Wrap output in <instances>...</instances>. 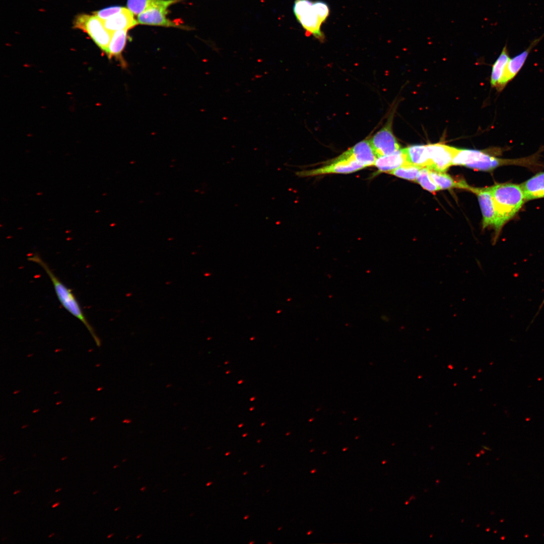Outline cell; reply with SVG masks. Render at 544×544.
I'll use <instances>...</instances> for the list:
<instances>
[{
    "instance_id": "3",
    "label": "cell",
    "mask_w": 544,
    "mask_h": 544,
    "mask_svg": "<svg viewBox=\"0 0 544 544\" xmlns=\"http://www.w3.org/2000/svg\"><path fill=\"white\" fill-rule=\"evenodd\" d=\"M28 260L37 263L45 270L49 277L54 289L57 297L61 305L74 317L79 319L86 327L92 334L97 343L98 338L94 330L87 319L82 308L72 290L64 285L55 276L48 265L37 253L32 254L28 257Z\"/></svg>"
},
{
    "instance_id": "13",
    "label": "cell",
    "mask_w": 544,
    "mask_h": 544,
    "mask_svg": "<svg viewBox=\"0 0 544 544\" xmlns=\"http://www.w3.org/2000/svg\"><path fill=\"white\" fill-rule=\"evenodd\" d=\"M103 21L105 27L111 33L121 30H128L139 24L133 14L125 8L120 13Z\"/></svg>"
},
{
    "instance_id": "14",
    "label": "cell",
    "mask_w": 544,
    "mask_h": 544,
    "mask_svg": "<svg viewBox=\"0 0 544 544\" xmlns=\"http://www.w3.org/2000/svg\"><path fill=\"white\" fill-rule=\"evenodd\" d=\"M407 164L404 149H400L391 154L377 157L374 166L377 168V174L388 173Z\"/></svg>"
},
{
    "instance_id": "22",
    "label": "cell",
    "mask_w": 544,
    "mask_h": 544,
    "mask_svg": "<svg viewBox=\"0 0 544 544\" xmlns=\"http://www.w3.org/2000/svg\"><path fill=\"white\" fill-rule=\"evenodd\" d=\"M159 0H127L128 9L134 15H139L149 8L156 5Z\"/></svg>"
},
{
    "instance_id": "28",
    "label": "cell",
    "mask_w": 544,
    "mask_h": 544,
    "mask_svg": "<svg viewBox=\"0 0 544 544\" xmlns=\"http://www.w3.org/2000/svg\"><path fill=\"white\" fill-rule=\"evenodd\" d=\"M113 535V534H110V535H108V538H109V537H111V536H112Z\"/></svg>"
},
{
    "instance_id": "16",
    "label": "cell",
    "mask_w": 544,
    "mask_h": 544,
    "mask_svg": "<svg viewBox=\"0 0 544 544\" xmlns=\"http://www.w3.org/2000/svg\"><path fill=\"white\" fill-rule=\"evenodd\" d=\"M127 31V30H121L112 33L111 40L106 52L109 58L115 57L121 60L123 66L126 64L122 59L121 53L126 44Z\"/></svg>"
},
{
    "instance_id": "15",
    "label": "cell",
    "mask_w": 544,
    "mask_h": 544,
    "mask_svg": "<svg viewBox=\"0 0 544 544\" xmlns=\"http://www.w3.org/2000/svg\"><path fill=\"white\" fill-rule=\"evenodd\" d=\"M520 185L525 201L544 197V172L536 174Z\"/></svg>"
},
{
    "instance_id": "5",
    "label": "cell",
    "mask_w": 544,
    "mask_h": 544,
    "mask_svg": "<svg viewBox=\"0 0 544 544\" xmlns=\"http://www.w3.org/2000/svg\"><path fill=\"white\" fill-rule=\"evenodd\" d=\"M74 25L87 33L96 44L106 52L112 33L106 29L102 20L94 15L80 14L77 16Z\"/></svg>"
},
{
    "instance_id": "6",
    "label": "cell",
    "mask_w": 544,
    "mask_h": 544,
    "mask_svg": "<svg viewBox=\"0 0 544 544\" xmlns=\"http://www.w3.org/2000/svg\"><path fill=\"white\" fill-rule=\"evenodd\" d=\"M365 168L355 160L347 158H335L329 164L311 170H305L295 172L299 177H307L329 174H350Z\"/></svg>"
},
{
    "instance_id": "27",
    "label": "cell",
    "mask_w": 544,
    "mask_h": 544,
    "mask_svg": "<svg viewBox=\"0 0 544 544\" xmlns=\"http://www.w3.org/2000/svg\"><path fill=\"white\" fill-rule=\"evenodd\" d=\"M66 458H67V457H63V458H62L61 459V460H64V459H66Z\"/></svg>"
},
{
    "instance_id": "26",
    "label": "cell",
    "mask_w": 544,
    "mask_h": 544,
    "mask_svg": "<svg viewBox=\"0 0 544 544\" xmlns=\"http://www.w3.org/2000/svg\"><path fill=\"white\" fill-rule=\"evenodd\" d=\"M20 492V490H19V491H15V492L14 493V494H17V493H19Z\"/></svg>"
},
{
    "instance_id": "36",
    "label": "cell",
    "mask_w": 544,
    "mask_h": 544,
    "mask_svg": "<svg viewBox=\"0 0 544 544\" xmlns=\"http://www.w3.org/2000/svg\"><path fill=\"white\" fill-rule=\"evenodd\" d=\"M246 473H247L246 472H245V473H244V474H246Z\"/></svg>"
},
{
    "instance_id": "10",
    "label": "cell",
    "mask_w": 544,
    "mask_h": 544,
    "mask_svg": "<svg viewBox=\"0 0 544 544\" xmlns=\"http://www.w3.org/2000/svg\"><path fill=\"white\" fill-rule=\"evenodd\" d=\"M543 36L534 39L529 46L521 53L510 58L506 66L505 72L497 90L501 91L506 85L518 73L524 65L532 49L541 40Z\"/></svg>"
},
{
    "instance_id": "20",
    "label": "cell",
    "mask_w": 544,
    "mask_h": 544,
    "mask_svg": "<svg viewBox=\"0 0 544 544\" xmlns=\"http://www.w3.org/2000/svg\"><path fill=\"white\" fill-rule=\"evenodd\" d=\"M421 167L406 164L388 173L397 177L416 182Z\"/></svg>"
},
{
    "instance_id": "35",
    "label": "cell",
    "mask_w": 544,
    "mask_h": 544,
    "mask_svg": "<svg viewBox=\"0 0 544 544\" xmlns=\"http://www.w3.org/2000/svg\"><path fill=\"white\" fill-rule=\"evenodd\" d=\"M311 533V531H309V532H308L307 534H310Z\"/></svg>"
},
{
    "instance_id": "23",
    "label": "cell",
    "mask_w": 544,
    "mask_h": 544,
    "mask_svg": "<svg viewBox=\"0 0 544 544\" xmlns=\"http://www.w3.org/2000/svg\"><path fill=\"white\" fill-rule=\"evenodd\" d=\"M123 8L120 6H111L95 12L93 14L101 20L104 21L120 13Z\"/></svg>"
},
{
    "instance_id": "17",
    "label": "cell",
    "mask_w": 544,
    "mask_h": 544,
    "mask_svg": "<svg viewBox=\"0 0 544 544\" xmlns=\"http://www.w3.org/2000/svg\"><path fill=\"white\" fill-rule=\"evenodd\" d=\"M407 164L427 168L429 159L426 145H412L404 148Z\"/></svg>"
},
{
    "instance_id": "2",
    "label": "cell",
    "mask_w": 544,
    "mask_h": 544,
    "mask_svg": "<svg viewBox=\"0 0 544 544\" xmlns=\"http://www.w3.org/2000/svg\"><path fill=\"white\" fill-rule=\"evenodd\" d=\"M490 187L501 230L522 207L525 201L524 194L520 185L512 183L497 184Z\"/></svg>"
},
{
    "instance_id": "19",
    "label": "cell",
    "mask_w": 544,
    "mask_h": 544,
    "mask_svg": "<svg viewBox=\"0 0 544 544\" xmlns=\"http://www.w3.org/2000/svg\"><path fill=\"white\" fill-rule=\"evenodd\" d=\"M510 58L507 44H506L503 48L498 58L492 66L491 84L493 87H495L497 89L498 87Z\"/></svg>"
},
{
    "instance_id": "11",
    "label": "cell",
    "mask_w": 544,
    "mask_h": 544,
    "mask_svg": "<svg viewBox=\"0 0 544 544\" xmlns=\"http://www.w3.org/2000/svg\"><path fill=\"white\" fill-rule=\"evenodd\" d=\"M338 159L352 158L363 165L365 168L374 165L377 158L370 141H362L342 153Z\"/></svg>"
},
{
    "instance_id": "21",
    "label": "cell",
    "mask_w": 544,
    "mask_h": 544,
    "mask_svg": "<svg viewBox=\"0 0 544 544\" xmlns=\"http://www.w3.org/2000/svg\"><path fill=\"white\" fill-rule=\"evenodd\" d=\"M416 182L424 189L430 192H433L440 190L433 181L430 175V170L427 168H421Z\"/></svg>"
},
{
    "instance_id": "18",
    "label": "cell",
    "mask_w": 544,
    "mask_h": 544,
    "mask_svg": "<svg viewBox=\"0 0 544 544\" xmlns=\"http://www.w3.org/2000/svg\"><path fill=\"white\" fill-rule=\"evenodd\" d=\"M430 175L433 181L440 189L457 188L469 190L471 187L465 181H456L445 172L430 170Z\"/></svg>"
},
{
    "instance_id": "29",
    "label": "cell",
    "mask_w": 544,
    "mask_h": 544,
    "mask_svg": "<svg viewBox=\"0 0 544 544\" xmlns=\"http://www.w3.org/2000/svg\"><path fill=\"white\" fill-rule=\"evenodd\" d=\"M60 490H61V489H58L56 490L55 491V492H58V491H60Z\"/></svg>"
},
{
    "instance_id": "9",
    "label": "cell",
    "mask_w": 544,
    "mask_h": 544,
    "mask_svg": "<svg viewBox=\"0 0 544 544\" xmlns=\"http://www.w3.org/2000/svg\"><path fill=\"white\" fill-rule=\"evenodd\" d=\"M429 163L427 168L430 170L445 172L452 165L457 148L443 144L426 145Z\"/></svg>"
},
{
    "instance_id": "12",
    "label": "cell",
    "mask_w": 544,
    "mask_h": 544,
    "mask_svg": "<svg viewBox=\"0 0 544 544\" xmlns=\"http://www.w3.org/2000/svg\"><path fill=\"white\" fill-rule=\"evenodd\" d=\"M166 6H155L138 15V22L144 25L179 27L180 24L166 18L168 11Z\"/></svg>"
},
{
    "instance_id": "7",
    "label": "cell",
    "mask_w": 544,
    "mask_h": 544,
    "mask_svg": "<svg viewBox=\"0 0 544 544\" xmlns=\"http://www.w3.org/2000/svg\"><path fill=\"white\" fill-rule=\"evenodd\" d=\"M392 121L393 116L391 115L385 125L369 140L377 157L391 154L400 149L392 131Z\"/></svg>"
},
{
    "instance_id": "34",
    "label": "cell",
    "mask_w": 544,
    "mask_h": 544,
    "mask_svg": "<svg viewBox=\"0 0 544 544\" xmlns=\"http://www.w3.org/2000/svg\"><path fill=\"white\" fill-rule=\"evenodd\" d=\"M229 454H230V452L227 453L226 454V455H228Z\"/></svg>"
},
{
    "instance_id": "8",
    "label": "cell",
    "mask_w": 544,
    "mask_h": 544,
    "mask_svg": "<svg viewBox=\"0 0 544 544\" xmlns=\"http://www.w3.org/2000/svg\"><path fill=\"white\" fill-rule=\"evenodd\" d=\"M478 196L483 215V228L492 227L495 230V241L498 238L501 229L499 227L497 212L494 204L491 187L474 188L470 190Z\"/></svg>"
},
{
    "instance_id": "33",
    "label": "cell",
    "mask_w": 544,
    "mask_h": 544,
    "mask_svg": "<svg viewBox=\"0 0 544 544\" xmlns=\"http://www.w3.org/2000/svg\"><path fill=\"white\" fill-rule=\"evenodd\" d=\"M315 470H312V471H311V473H313V472H315Z\"/></svg>"
},
{
    "instance_id": "1",
    "label": "cell",
    "mask_w": 544,
    "mask_h": 544,
    "mask_svg": "<svg viewBox=\"0 0 544 544\" xmlns=\"http://www.w3.org/2000/svg\"><path fill=\"white\" fill-rule=\"evenodd\" d=\"M539 150L528 157L517 159H502L483 151L457 149L452 165L465 166L480 171H490L502 166L517 165L532 168L540 166Z\"/></svg>"
},
{
    "instance_id": "25",
    "label": "cell",
    "mask_w": 544,
    "mask_h": 544,
    "mask_svg": "<svg viewBox=\"0 0 544 544\" xmlns=\"http://www.w3.org/2000/svg\"><path fill=\"white\" fill-rule=\"evenodd\" d=\"M543 304H544V299H543V301H542V302L541 304V305H540V307H539V309H541V307H542V306L543 305Z\"/></svg>"
},
{
    "instance_id": "32",
    "label": "cell",
    "mask_w": 544,
    "mask_h": 544,
    "mask_svg": "<svg viewBox=\"0 0 544 544\" xmlns=\"http://www.w3.org/2000/svg\"><path fill=\"white\" fill-rule=\"evenodd\" d=\"M248 516H245V517H244V519H247V518H248Z\"/></svg>"
},
{
    "instance_id": "24",
    "label": "cell",
    "mask_w": 544,
    "mask_h": 544,
    "mask_svg": "<svg viewBox=\"0 0 544 544\" xmlns=\"http://www.w3.org/2000/svg\"><path fill=\"white\" fill-rule=\"evenodd\" d=\"M59 502H57V503L54 504L53 505H52V508H54L55 507L59 505Z\"/></svg>"
},
{
    "instance_id": "4",
    "label": "cell",
    "mask_w": 544,
    "mask_h": 544,
    "mask_svg": "<svg viewBox=\"0 0 544 544\" xmlns=\"http://www.w3.org/2000/svg\"><path fill=\"white\" fill-rule=\"evenodd\" d=\"M296 17L307 33L312 35L319 41L325 38L321 30L322 24L325 21L316 9L310 0H296L294 6Z\"/></svg>"
},
{
    "instance_id": "31",
    "label": "cell",
    "mask_w": 544,
    "mask_h": 544,
    "mask_svg": "<svg viewBox=\"0 0 544 544\" xmlns=\"http://www.w3.org/2000/svg\"><path fill=\"white\" fill-rule=\"evenodd\" d=\"M211 484H212V483H208V484L207 485V486H208L209 485H210Z\"/></svg>"
},
{
    "instance_id": "30",
    "label": "cell",
    "mask_w": 544,
    "mask_h": 544,
    "mask_svg": "<svg viewBox=\"0 0 544 544\" xmlns=\"http://www.w3.org/2000/svg\"><path fill=\"white\" fill-rule=\"evenodd\" d=\"M53 535H54V533H52V534H50V535L49 536V537H51L52 536H53Z\"/></svg>"
}]
</instances>
